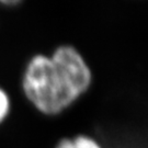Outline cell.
I'll return each instance as SVG.
<instances>
[{"label": "cell", "mask_w": 148, "mask_h": 148, "mask_svg": "<svg viewBox=\"0 0 148 148\" xmlns=\"http://www.w3.org/2000/svg\"><path fill=\"white\" fill-rule=\"evenodd\" d=\"M12 102L8 91L0 86V126L5 123L11 113Z\"/></svg>", "instance_id": "cell-4"}, {"label": "cell", "mask_w": 148, "mask_h": 148, "mask_svg": "<svg viewBox=\"0 0 148 148\" xmlns=\"http://www.w3.org/2000/svg\"><path fill=\"white\" fill-rule=\"evenodd\" d=\"M54 148H104L102 144L88 134H78L71 137H62Z\"/></svg>", "instance_id": "cell-3"}, {"label": "cell", "mask_w": 148, "mask_h": 148, "mask_svg": "<svg viewBox=\"0 0 148 148\" xmlns=\"http://www.w3.org/2000/svg\"><path fill=\"white\" fill-rule=\"evenodd\" d=\"M49 56L79 99L89 91L93 81L92 69L78 48L71 44H60Z\"/></svg>", "instance_id": "cell-2"}, {"label": "cell", "mask_w": 148, "mask_h": 148, "mask_svg": "<svg viewBox=\"0 0 148 148\" xmlns=\"http://www.w3.org/2000/svg\"><path fill=\"white\" fill-rule=\"evenodd\" d=\"M21 89L27 102L47 116L59 115L79 100L49 54L37 53L25 64Z\"/></svg>", "instance_id": "cell-1"}]
</instances>
